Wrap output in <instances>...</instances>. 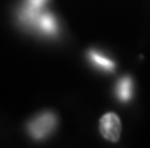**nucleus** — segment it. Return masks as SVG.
<instances>
[{"label":"nucleus","instance_id":"nucleus-1","mask_svg":"<svg viewBox=\"0 0 150 148\" xmlns=\"http://www.w3.org/2000/svg\"><path fill=\"white\" fill-rule=\"evenodd\" d=\"M55 127H56V116L50 112H44V114L35 116L28 124V132L35 139H44L53 132Z\"/></svg>","mask_w":150,"mask_h":148},{"label":"nucleus","instance_id":"nucleus-2","mask_svg":"<svg viewBox=\"0 0 150 148\" xmlns=\"http://www.w3.org/2000/svg\"><path fill=\"white\" fill-rule=\"evenodd\" d=\"M99 130L105 139H108L111 142H117L121 135V123L120 118L115 114H106L100 118L99 123Z\"/></svg>","mask_w":150,"mask_h":148},{"label":"nucleus","instance_id":"nucleus-3","mask_svg":"<svg viewBox=\"0 0 150 148\" xmlns=\"http://www.w3.org/2000/svg\"><path fill=\"white\" fill-rule=\"evenodd\" d=\"M47 0H26L24 8L21 9V20L26 24H35V20L44 11V5Z\"/></svg>","mask_w":150,"mask_h":148},{"label":"nucleus","instance_id":"nucleus-6","mask_svg":"<svg viewBox=\"0 0 150 148\" xmlns=\"http://www.w3.org/2000/svg\"><path fill=\"white\" fill-rule=\"evenodd\" d=\"M88 56H90V59L93 60V62H94L97 67L103 68L105 71H112V69H114V62H112L109 58H106V56H103L102 53H99V51L90 50Z\"/></svg>","mask_w":150,"mask_h":148},{"label":"nucleus","instance_id":"nucleus-5","mask_svg":"<svg viewBox=\"0 0 150 148\" xmlns=\"http://www.w3.org/2000/svg\"><path fill=\"white\" fill-rule=\"evenodd\" d=\"M134 92V83L129 77H123L117 85V95L121 101H129Z\"/></svg>","mask_w":150,"mask_h":148},{"label":"nucleus","instance_id":"nucleus-4","mask_svg":"<svg viewBox=\"0 0 150 148\" xmlns=\"http://www.w3.org/2000/svg\"><path fill=\"white\" fill-rule=\"evenodd\" d=\"M35 27H38L42 33H47V35H53L58 32V24H56V20L53 18V15L47 11H42L38 18L35 20Z\"/></svg>","mask_w":150,"mask_h":148}]
</instances>
